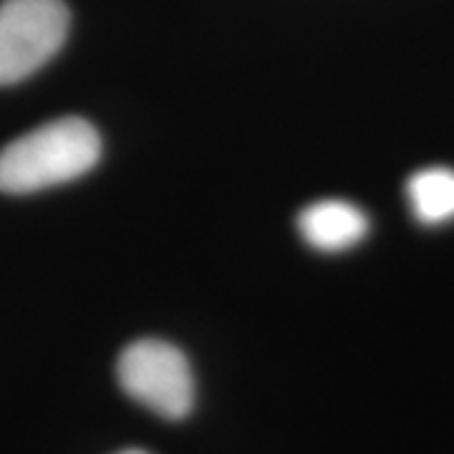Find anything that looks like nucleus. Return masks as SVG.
Listing matches in <instances>:
<instances>
[{"label":"nucleus","instance_id":"f257e3e1","mask_svg":"<svg viewBox=\"0 0 454 454\" xmlns=\"http://www.w3.org/2000/svg\"><path fill=\"white\" fill-rule=\"evenodd\" d=\"M101 157V137L79 116L53 119L0 149V192L31 195L83 177Z\"/></svg>","mask_w":454,"mask_h":454},{"label":"nucleus","instance_id":"f03ea898","mask_svg":"<svg viewBox=\"0 0 454 454\" xmlns=\"http://www.w3.org/2000/svg\"><path fill=\"white\" fill-rule=\"evenodd\" d=\"M119 387L162 419H184L195 406V376L177 346L160 339L129 343L116 361Z\"/></svg>","mask_w":454,"mask_h":454},{"label":"nucleus","instance_id":"7ed1b4c3","mask_svg":"<svg viewBox=\"0 0 454 454\" xmlns=\"http://www.w3.org/2000/svg\"><path fill=\"white\" fill-rule=\"evenodd\" d=\"M68 35L64 0H0V86L33 76Z\"/></svg>","mask_w":454,"mask_h":454},{"label":"nucleus","instance_id":"20e7f679","mask_svg":"<svg viewBox=\"0 0 454 454\" xmlns=\"http://www.w3.org/2000/svg\"><path fill=\"white\" fill-rule=\"evenodd\" d=\"M298 232L310 247L336 253L364 240L369 232V217L351 202L321 200L298 215Z\"/></svg>","mask_w":454,"mask_h":454},{"label":"nucleus","instance_id":"39448f33","mask_svg":"<svg viewBox=\"0 0 454 454\" xmlns=\"http://www.w3.org/2000/svg\"><path fill=\"white\" fill-rule=\"evenodd\" d=\"M409 205L424 225H442L454 220V169L429 167L411 175L406 184Z\"/></svg>","mask_w":454,"mask_h":454},{"label":"nucleus","instance_id":"423d86ee","mask_svg":"<svg viewBox=\"0 0 454 454\" xmlns=\"http://www.w3.org/2000/svg\"><path fill=\"white\" fill-rule=\"evenodd\" d=\"M119 454H146V452H142V450H124V452H119Z\"/></svg>","mask_w":454,"mask_h":454}]
</instances>
